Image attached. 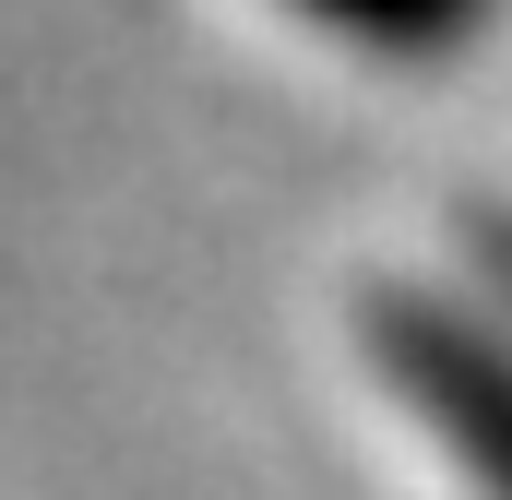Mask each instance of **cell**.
<instances>
[{
	"instance_id": "1",
	"label": "cell",
	"mask_w": 512,
	"mask_h": 500,
	"mask_svg": "<svg viewBox=\"0 0 512 500\" xmlns=\"http://www.w3.org/2000/svg\"><path fill=\"white\" fill-rule=\"evenodd\" d=\"M370 370L429 417V441H441L489 500H512V346L477 310L370 286Z\"/></svg>"
},
{
	"instance_id": "2",
	"label": "cell",
	"mask_w": 512,
	"mask_h": 500,
	"mask_svg": "<svg viewBox=\"0 0 512 500\" xmlns=\"http://www.w3.org/2000/svg\"><path fill=\"white\" fill-rule=\"evenodd\" d=\"M298 12L358 36V48H382V60H441V48H465L489 24V0H298Z\"/></svg>"
},
{
	"instance_id": "3",
	"label": "cell",
	"mask_w": 512,
	"mask_h": 500,
	"mask_svg": "<svg viewBox=\"0 0 512 500\" xmlns=\"http://www.w3.org/2000/svg\"><path fill=\"white\" fill-rule=\"evenodd\" d=\"M477 262H489V286L512 298V215H477Z\"/></svg>"
}]
</instances>
